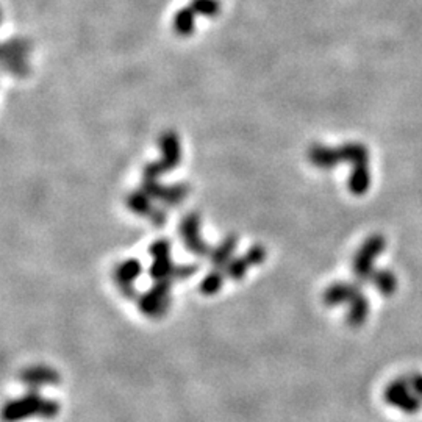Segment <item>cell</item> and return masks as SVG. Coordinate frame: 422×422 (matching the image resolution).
Masks as SVG:
<instances>
[{"label": "cell", "instance_id": "6da1fadb", "mask_svg": "<svg viewBox=\"0 0 422 422\" xmlns=\"http://www.w3.org/2000/svg\"><path fill=\"white\" fill-rule=\"evenodd\" d=\"M308 160L319 169H332L343 161L352 163L354 171H352L349 180L350 191L357 196H362L368 191L371 185V174L368 168L369 155L366 147L362 146V144H344L338 149L316 144V146L308 150Z\"/></svg>", "mask_w": 422, "mask_h": 422}, {"label": "cell", "instance_id": "7a4b0ae2", "mask_svg": "<svg viewBox=\"0 0 422 422\" xmlns=\"http://www.w3.org/2000/svg\"><path fill=\"white\" fill-rule=\"evenodd\" d=\"M60 404L54 399H46L38 391H30L21 398L8 400L3 407L2 416L5 422H21L30 418L54 419L58 416Z\"/></svg>", "mask_w": 422, "mask_h": 422}, {"label": "cell", "instance_id": "3957f363", "mask_svg": "<svg viewBox=\"0 0 422 422\" xmlns=\"http://www.w3.org/2000/svg\"><path fill=\"white\" fill-rule=\"evenodd\" d=\"M383 400L405 414H416L422 410V399L414 393L407 377H398L389 382L383 388Z\"/></svg>", "mask_w": 422, "mask_h": 422}, {"label": "cell", "instance_id": "277c9868", "mask_svg": "<svg viewBox=\"0 0 422 422\" xmlns=\"http://www.w3.org/2000/svg\"><path fill=\"white\" fill-rule=\"evenodd\" d=\"M385 238L380 235L371 236L366 243L362 245L358 254L354 258V274L360 282H373L374 261L385 250Z\"/></svg>", "mask_w": 422, "mask_h": 422}, {"label": "cell", "instance_id": "5b68a950", "mask_svg": "<svg viewBox=\"0 0 422 422\" xmlns=\"http://www.w3.org/2000/svg\"><path fill=\"white\" fill-rule=\"evenodd\" d=\"M171 304V280H156L140 299V310L147 318H161Z\"/></svg>", "mask_w": 422, "mask_h": 422}, {"label": "cell", "instance_id": "8992f818", "mask_svg": "<svg viewBox=\"0 0 422 422\" xmlns=\"http://www.w3.org/2000/svg\"><path fill=\"white\" fill-rule=\"evenodd\" d=\"M150 254L154 257L150 275L155 280H171L175 266L171 261V245H169L168 239H159L150 245Z\"/></svg>", "mask_w": 422, "mask_h": 422}, {"label": "cell", "instance_id": "52a82bcc", "mask_svg": "<svg viewBox=\"0 0 422 422\" xmlns=\"http://www.w3.org/2000/svg\"><path fill=\"white\" fill-rule=\"evenodd\" d=\"M200 230V218L196 213L186 214L180 224V235L184 238V243L194 255L205 257L210 252V247L206 245L202 238L199 236Z\"/></svg>", "mask_w": 422, "mask_h": 422}, {"label": "cell", "instance_id": "ba28073f", "mask_svg": "<svg viewBox=\"0 0 422 422\" xmlns=\"http://www.w3.org/2000/svg\"><path fill=\"white\" fill-rule=\"evenodd\" d=\"M19 379L30 388V391H38L44 387H52L60 383V374L49 366H31L24 369Z\"/></svg>", "mask_w": 422, "mask_h": 422}, {"label": "cell", "instance_id": "9c48e42d", "mask_svg": "<svg viewBox=\"0 0 422 422\" xmlns=\"http://www.w3.org/2000/svg\"><path fill=\"white\" fill-rule=\"evenodd\" d=\"M27 52V42L19 40L6 42L3 47V61L6 71H10L15 75L27 74V63H25Z\"/></svg>", "mask_w": 422, "mask_h": 422}, {"label": "cell", "instance_id": "30bf717a", "mask_svg": "<svg viewBox=\"0 0 422 422\" xmlns=\"http://www.w3.org/2000/svg\"><path fill=\"white\" fill-rule=\"evenodd\" d=\"M141 274V263L136 260H127L119 264L115 270V280L117 283L119 289L127 298H133L135 295V280L138 275Z\"/></svg>", "mask_w": 422, "mask_h": 422}, {"label": "cell", "instance_id": "8fae6325", "mask_svg": "<svg viewBox=\"0 0 422 422\" xmlns=\"http://www.w3.org/2000/svg\"><path fill=\"white\" fill-rule=\"evenodd\" d=\"M362 293L358 291L355 285H349V283H335L324 293V304L327 307H336V305H350L358 295Z\"/></svg>", "mask_w": 422, "mask_h": 422}, {"label": "cell", "instance_id": "7c38bea8", "mask_svg": "<svg viewBox=\"0 0 422 422\" xmlns=\"http://www.w3.org/2000/svg\"><path fill=\"white\" fill-rule=\"evenodd\" d=\"M160 146L163 150V159L161 161L168 166L169 171H172L174 168H177L181 159V149H180V143H179V136L172 133V131H168L161 136Z\"/></svg>", "mask_w": 422, "mask_h": 422}, {"label": "cell", "instance_id": "4fadbf2b", "mask_svg": "<svg viewBox=\"0 0 422 422\" xmlns=\"http://www.w3.org/2000/svg\"><path fill=\"white\" fill-rule=\"evenodd\" d=\"M369 316V300L366 295L360 294L358 298L352 302L348 310V324L352 327H360Z\"/></svg>", "mask_w": 422, "mask_h": 422}, {"label": "cell", "instance_id": "5bb4252c", "mask_svg": "<svg viewBox=\"0 0 422 422\" xmlns=\"http://www.w3.org/2000/svg\"><path fill=\"white\" fill-rule=\"evenodd\" d=\"M235 247H236V238L235 236H229L227 239H224V243L211 252V263L216 268L227 266Z\"/></svg>", "mask_w": 422, "mask_h": 422}, {"label": "cell", "instance_id": "9a60e30c", "mask_svg": "<svg viewBox=\"0 0 422 422\" xmlns=\"http://www.w3.org/2000/svg\"><path fill=\"white\" fill-rule=\"evenodd\" d=\"M150 200H152V197L146 191L141 190L130 194L127 197V206L136 214H147V216H150V213L154 211Z\"/></svg>", "mask_w": 422, "mask_h": 422}, {"label": "cell", "instance_id": "2e32d148", "mask_svg": "<svg viewBox=\"0 0 422 422\" xmlns=\"http://www.w3.org/2000/svg\"><path fill=\"white\" fill-rule=\"evenodd\" d=\"M194 11L193 8L180 10L174 19V29L181 36H188L194 31Z\"/></svg>", "mask_w": 422, "mask_h": 422}, {"label": "cell", "instance_id": "e0dca14e", "mask_svg": "<svg viewBox=\"0 0 422 422\" xmlns=\"http://www.w3.org/2000/svg\"><path fill=\"white\" fill-rule=\"evenodd\" d=\"M222 283H224L222 273H219V270H213V273L206 275L202 280V283H200V286H199L200 293L205 295L216 294L220 289V286H222Z\"/></svg>", "mask_w": 422, "mask_h": 422}, {"label": "cell", "instance_id": "ac0fdd59", "mask_svg": "<svg viewBox=\"0 0 422 422\" xmlns=\"http://www.w3.org/2000/svg\"><path fill=\"white\" fill-rule=\"evenodd\" d=\"M252 266L250 261L247 260V257L244 258H238V260H233L229 264H227V274H229L233 280H241V277L245 274L247 268Z\"/></svg>", "mask_w": 422, "mask_h": 422}, {"label": "cell", "instance_id": "d6986e66", "mask_svg": "<svg viewBox=\"0 0 422 422\" xmlns=\"http://www.w3.org/2000/svg\"><path fill=\"white\" fill-rule=\"evenodd\" d=\"M219 8V0H194L193 2V10L204 16H216Z\"/></svg>", "mask_w": 422, "mask_h": 422}, {"label": "cell", "instance_id": "ffe728a7", "mask_svg": "<svg viewBox=\"0 0 422 422\" xmlns=\"http://www.w3.org/2000/svg\"><path fill=\"white\" fill-rule=\"evenodd\" d=\"M245 257H247V260L250 261L252 266H254V264H260L264 261V258H266V250H264L261 245H254Z\"/></svg>", "mask_w": 422, "mask_h": 422}, {"label": "cell", "instance_id": "44dd1931", "mask_svg": "<svg viewBox=\"0 0 422 422\" xmlns=\"http://www.w3.org/2000/svg\"><path fill=\"white\" fill-rule=\"evenodd\" d=\"M407 379H408V382H410V385L414 389V393H416L419 398L422 399V374L414 373V374L407 375Z\"/></svg>", "mask_w": 422, "mask_h": 422}, {"label": "cell", "instance_id": "7402d4cb", "mask_svg": "<svg viewBox=\"0 0 422 422\" xmlns=\"http://www.w3.org/2000/svg\"><path fill=\"white\" fill-rule=\"evenodd\" d=\"M149 218L155 225H163L166 222V213L163 210H154Z\"/></svg>", "mask_w": 422, "mask_h": 422}]
</instances>
